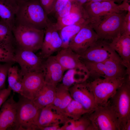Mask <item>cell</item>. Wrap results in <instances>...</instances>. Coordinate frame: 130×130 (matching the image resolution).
<instances>
[{
	"label": "cell",
	"instance_id": "6da1fadb",
	"mask_svg": "<svg viewBox=\"0 0 130 130\" xmlns=\"http://www.w3.org/2000/svg\"><path fill=\"white\" fill-rule=\"evenodd\" d=\"M17 2L15 25H20L44 30L51 22L39 0Z\"/></svg>",
	"mask_w": 130,
	"mask_h": 130
},
{
	"label": "cell",
	"instance_id": "7a4b0ae2",
	"mask_svg": "<svg viewBox=\"0 0 130 130\" xmlns=\"http://www.w3.org/2000/svg\"><path fill=\"white\" fill-rule=\"evenodd\" d=\"M125 16L123 13H109L90 21L89 24L100 39L112 40L121 35Z\"/></svg>",
	"mask_w": 130,
	"mask_h": 130
},
{
	"label": "cell",
	"instance_id": "3957f363",
	"mask_svg": "<svg viewBox=\"0 0 130 130\" xmlns=\"http://www.w3.org/2000/svg\"><path fill=\"white\" fill-rule=\"evenodd\" d=\"M82 61L89 72V77L93 80L101 77L118 78L130 75L120 58H112L98 63Z\"/></svg>",
	"mask_w": 130,
	"mask_h": 130
},
{
	"label": "cell",
	"instance_id": "277c9868",
	"mask_svg": "<svg viewBox=\"0 0 130 130\" xmlns=\"http://www.w3.org/2000/svg\"><path fill=\"white\" fill-rule=\"evenodd\" d=\"M129 78L130 75L115 79L98 78L88 82L93 94L97 107L107 106L109 100L118 89Z\"/></svg>",
	"mask_w": 130,
	"mask_h": 130
},
{
	"label": "cell",
	"instance_id": "5b68a950",
	"mask_svg": "<svg viewBox=\"0 0 130 130\" xmlns=\"http://www.w3.org/2000/svg\"><path fill=\"white\" fill-rule=\"evenodd\" d=\"M108 104L117 117L119 130H124L130 120V78L118 89L109 100Z\"/></svg>",
	"mask_w": 130,
	"mask_h": 130
},
{
	"label": "cell",
	"instance_id": "8992f818",
	"mask_svg": "<svg viewBox=\"0 0 130 130\" xmlns=\"http://www.w3.org/2000/svg\"><path fill=\"white\" fill-rule=\"evenodd\" d=\"M15 45L18 48L34 52L40 50L44 36V30L16 25L12 30Z\"/></svg>",
	"mask_w": 130,
	"mask_h": 130
},
{
	"label": "cell",
	"instance_id": "52a82bcc",
	"mask_svg": "<svg viewBox=\"0 0 130 130\" xmlns=\"http://www.w3.org/2000/svg\"><path fill=\"white\" fill-rule=\"evenodd\" d=\"M17 102V118L19 130H36L41 109L37 107L32 100L20 95Z\"/></svg>",
	"mask_w": 130,
	"mask_h": 130
},
{
	"label": "cell",
	"instance_id": "ba28073f",
	"mask_svg": "<svg viewBox=\"0 0 130 130\" xmlns=\"http://www.w3.org/2000/svg\"><path fill=\"white\" fill-rule=\"evenodd\" d=\"M89 115L95 130H119L117 117L109 104L97 107Z\"/></svg>",
	"mask_w": 130,
	"mask_h": 130
},
{
	"label": "cell",
	"instance_id": "9c48e42d",
	"mask_svg": "<svg viewBox=\"0 0 130 130\" xmlns=\"http://www.w3.org/2000/svg\"><path fill=\"white\" fill-rule=\"evenodd\" d=\"M104 40L99 39L80 55L81 59L91 62L98 63L112 58H120L111 48L110 43Z\"/></svg>",
	"mask_w": 130,
	"mask_h": 130
},
{
	"label": "cell",
	"instance_id": "30bf717a",
	"mask_svg": "<svg viewBox=\"0 0 130 130\" xmlns=\"http://www.w3.org/2000/svg\"><path fill=\"white\" fill-rule=\"evenodd\" d=\"M42 59L32 51L18 48L15 51L13 62L19 64L23 76L31 72H43Z\"/></svg>",
	"mask_w": 130,
	"mask_h": 130
},
{
	"label": "cell",
	"instance_id": "8fae6325",
	"mask_svg": "<svg viewBox=\"0 0 130 130\" xmlns=\"http://www.w3.org/2000/svg\"><path fill=\"white\" fill-rule=\"evenodd\" d=\"M99 39L96 33L88 24L72 39L68 47L80 55Z\"/></svg>",
	"mask_w": 130,
	"mask_h": 130
},
{
	"label": "cell",
	"instance_id": "7c38bea8",
	"mask_svg": "<svg viewBox=\"0 0 130 130\" xmlns=\"http://www.w3.org/2000/svg\"><path fill=\"white\" fill-rule=\"evenodd\" d=\"M0 111V130H19L17 118V102L12 95L2 106Z\"/></svg>",
	"mask_w": 130,
	"mask_h": 130
},
{
	"label": "cell",
	"instance_id": "4fadbf2b",
	"mask_svg": "<svg viewBox=\"0 0 130 130\" xmlns=\"http://www.w3.org/2000/svg\"><path fill=\"white\" fill-rule=\"evenodd\" d=\"M69 90L72 99L87 110L92 112L97 108L93 94L87 80L73 85Z\"/></svg>",
	"mask_w": 130,
	"mask_h": 130
},
{
	"label": "cell",
	"instance_id": "5bb4252c",
	"mask_svg": "<svg viewBox=\"0 0 130 130\" xmlns=\"http://www.w3.org/2000/svg\"><path fill=\"white\" fill-rule=\"evenodd\" d=\"M45 83L43 72H34L23 76L20 95L32 100Z\"/></svg>",
	"mask_w": 130,
	"mask_h": 130
},
{
	"label": "cell",
	"instance_id": "9a60e30c",
	"mask_svg": "<svg viewBox=\"0 0 130 130\" xmlns=\"http://www.w3.org/2000/svg\"><path fill=\"white\" fill-rule=\"evenodd\" d=\"M43 61L42 69L45 83L56 86L61 81L66 70L56 59L51 56Z\"/></svg>",
	"mask_w": 130,
	"mask_h": 130
},
{
	"label": "cell",
	"instance_id": "2e32d148",
	"mask_svg": "<svg viewBox=\"0 0 130 130\" xmlns=\"http://www.w3.org/2000/svg\"><path fill=\"white\" fill-rule=\"evenodd\" d=\"M113 1H90L83 6L89 18L90 22L109 13H120L122 11L118 5Z\"/></svg>",
	"mask_w": 130,
	"mask_h": 130
},
{
	"label": "cell",
	"instance_id": "e0dca14e",
	"mask_svg": "<svg viewBox=\"0 0 130 130\" xmlns=\"http://www.w3.org/2000/svg\"><path fill=\"white\" fill-rule=\"evenodd\" d=\"M55 56L66 70L72 69L88 70L80 56L69 47L61 48Z\"/></svg>",
	"mask_w": 130,
	"mask_h": 130
},
{
	"label": "cell",
	"instance_id": "ac0fdd59",
	"mask_svg": "<svg viewBox=\"0 0 130 130\" xmlns=\"http://www.w3.org/2000/svg\"><path fill=\"white\" fill-rule=\"evenodd\" d=\"M70 118L57 112L51 105L40 109L37 122V126L46 127L65 124Z\"/></svg>",
	"mask_w": 130,
	"mask_h": 130
},
{
	"label": "cell",
	"instance_id": "d6986e66",
	"mask_svg": "<svg viewBox=\"0 0 130 130\" xmlns=\"http://www.w3.org/2000/svg\"><path fill=\"white\" fill-rule=\"evenodd\" d=\"M116 52L130 74V35H121L110 43Z\"/></svg>",
	"mask_w": 130,
	"mask_h": 130
},
{
	"label": "cell",
	"instance_id": "ffe728a7",
	"mask_svg": "<svg viewBox=\"0 0 130 130\" xmlns=\"http://www.w3.org/2000/svg\"><path fill=\"white\" fill-rule=\"evenodd\" d=\"M88 20H89V18L83 6L77 3L71 12L65 17L57 19L55 24L58 31L64 26Z\"/></svg>",
	"mask_w": 130,
	"mask_h": 130
},
{
	"label": "cell",
	"instance_id": "44dd1931",
	"mask_svg": "<svg viewBox=\"0 0 130 130\" xmlns=\"http://www.w3.org/2000/svg\"><path fill=\"white\" fill-rule=\"evenodd\" d=\"M56 86L45 83L32 101L39 109L52 104L54 99Z\"/></svg>",
	"mask_w": 130,
	"mask_h": 130
},
{
	"label": "cell",
	"instance_id": "7402d4cb",
	"mask_svg": "<svg viewBox=\"0 0 130 130\" xmlns=\"http://www.w3.org/2000/svg\"><path fill=\"white\" fill-rule=\"evenodd\" d=\"M17 7V3L14 0H0V17L12 30L15 26V13Z\"/></svg>",
	"mask_w": 130,
	"mask_h": 130
},
{
	"label": "cell",
	"instance_id": "603a6c76",
	"mask_svg": "<svg viewBox=\"0 0 130 130\" xmlns=\"http://www.w3.org/2000/svg\"><path fill=\"white\" fill-rule=\"evenodd\" d=\"M89 78L88 70L78 69L68 70L62 78L61 83L69 89L71 86L77 84L87 80Z\"/></svg>",
	"mask_w": 130,
	"mask_h": 130
},
{
	"label": "cell",
	"instance_id": "cb8c5ba5",
	"mask_svg": "<svg viewBox=\"0 0 130 130\" xmlns=\"http://www.w3.org/2000/svg\"><path fill=\"white\" fill-rule=\"evenodd\" d=\"M89 23V20H88L82 23L67 26L58 30L62 42V48L68 47L72 39L83 27Z\"/></svg>",
	"mask_w": 130,
	"mask_h": 130
},
{
	"label": "cell",
	"instance_id": "d4e9b609",
	"mask_svg": "<svg viewBox=\"0 0 130 130\" xmlns=\"http://www.w3.org/2000/svg\"><path fill=\"white\" fill-rule=\"evenodd\" d=\"M89 113L84 115L77 120L70 118L61 127L60 130H95L89 118Z\"/></svg>",
	"mask_w": 130,
	"mask_h": 130
},
{
	"label": "cell",
	"instance_id": "484cf974",
	"mask_svg": "<svg viewBox=\"0 0 130 130\" xmlns=\"http://www.w3.org/2000/svg\"><path fill=\"white\" fill-rule=\"evenodd\" d=\"M23 77L17 66L12 65L10 67L7 75L8 87L13 92L21 94Z\"/></svg>",
	"mask_w": 130,
	"mask_h": 130
},
{
	"label": "cell",
	"instance_id": "4316f807",
	"mask_svg": "<svg viewBox=\"0 0 130 130\" xmlns=\"http://www.w3.org/2000/svg\"><path fill=\"white\" fill-rule=\"evenodd\" d=\"M91 112L85 109L80 103L73 99L66 107L64 114L70 118L76 120L85 114Z\"/></svg>",
	"mask_w": 130,
	"mask_h": 130
},
{
	"label": "cell",
	"instance_id": "83f0119b",
	"mask_svg": "<svg viewBox=\"0 0 130 130\" xmlns=\"http://www.w3.org/2000/svg\"><path fill=\"white\" fill-rule=\"evenodd\" d=\"M15 45L12 29L5 21L0 20V45L14 47Z\"/></svg>",
	"mask_w": 130,
	"mask_h": 130
},
{
	"label": "cell",
	"instance_id": "f1b7e54d",
	"mask_svg": "<svg viewBox=\"0 0 130 130\" xmlns=\"http://www.w3.org/2000/svg\"><path fill=\"white\" fill-rule=\"evenodd\" d=\"M62 42L59 36L58 30L56 28L55 23L52 32V39L48 53V58L55 52L62 48Z\"/></svg>",
	"mask_w": 130,
	"mask_h": 130
},
{
	"label": "cell",
	"instance_id": "f546056e",
	"mask_svg": "<svg viewBox=\"0 0 130 130\" xmlns=\"http://www.w3.org/2000/svg\"><path fill=\"white\" fill-rule=\"evenodd\" d=\"M15 51L14 47L0 45V63L14 62Z\"/></svg>",
	"mask_w": 130,
	"mask_h": 130
},
{
	"label": "cell",
	"instance_id": "4dcf8cb0",
	"mask_svg": "<svg viewBox=\"0 0 130 130\" xmlns=\"http://www.w3.org/2000/svg\"><path fill=\"white\" fill-rule=\"evenodd\" d=\"M72 99L69 89L66 88L64 91L60 105L56 111L59 113L64 114L65 109Z\"/></svg>",
	"mask_w": 130,
	"mask_h": 130
},
{
	"label": "cell",
	"instance_id": "1f68e13d",
	"mask_svg": "<svg viewBox=\"0 0 130 130\" xmlns=\"http://www.w3.org/2000/svg\"><path fill=\"white\" fill-rule=\"evenodd\" d=\"M12 64L5 63L2 64L0 63V90L5 88V82L8 71Z\"/></svg>",
	"mask_w": 130,
	"mask_h": 130
},
{
	"label": "cell",
	"instance_id": "d6a6232c",
	"mask_svg": "<svg viewBox=\"0 0 130 130\" xmlns=\"http://www.w3.org/2000/svg\"><path fill=\"white\" fill-rule=\"evenodd\" d=\"M77 4V3L74 0H69L63 8L56 14L57 19L64 17L69 14Z\"/></svg>",
	"mask_w": 130,
	"mask_h": 130
},
{
	"label": "cell",
	"instance_id": "836d02e7",
	"mask_svg": "<svg viewBox=\"0 0 130 130\" xmlns=\"http://www.w3.org/2000/svg\"><path fill=\"white\" fill-rule=\"evenodd\" d=\"M39 1L47 15L52 12L56 0H39Z\"/></svg>",
	"mask_w": 130,
	"mask_h": 130
},
{
	"label": "cell",
	"instance_id": "e575fe53",
	"mask_svg": "<svg viewBox=\"0 0 130 130\" xmlns=\"http://www.w3.org/2000/svg\"><path fill=\"white\" fill-rule=\"evenodd\" d=\"M121 35H130V12L125 15Z\"/></svg>",
	"mask_w": 130,
	"mask_h": 130
},
{
	"label": "cell",
	"instance_id": "d590c367",
	"mask_svg": "<svg viewBox=\"0 0 130 130\" xmlns=\"http://www.w3.org/2000/svg\"><path fill=\"white\" fill-rule=\"evenodd\" d=\"M12 90L9 87L0 90V107L7 99Z\"/></svg>",
	"mask_w": 130,
	"mask_h": 130
},
{
	"label": "cell",
	"instance_id": "8d00e7d4",
	"mask_svg": "<svg viewBox=\"0 0 130 130\" xmlns=\"http://www.w3.org/2000/svg\"><path fill=\"white\" fill-rule=\"evenodd\" d=\"M61 127L59 125H56L46 127L37 126L36 130H60Z\"/></svg>",
	"mask_w": 130,
	"mask_h": 130
},
{
	"label": "cell",
	"instance_id": "74e56055",
	"mask_svg": "<svg viewBox=\"0 0 130 130\" xmlns=\"http://www.w3.org/2000/svg\"><path fill=\"white\" fill-rule=\"evenodd\" d=\"M118 6L122 11H126L130 12V5L128 2V0H124L123 2L118 5Z\"/></svg>",
	"mask_w": 130,
	"mask_h": 130
},
{
	"label": "cell",
	"instance_id": "f35d334b",
	"mask_svg": "<svg viewBox=\"0 0 130 130\" xmlns=\"http://www.w3.org/2000/svg\"><path fill=\"white\" fill-rule=\"evenodd\" d=\"M79 4L83 5L84 4L91 1V0H74Z\"/></svg>",
	"mask_w": 130,
	"mask_h": 130
},
{
	"label": "cell",
	"instance_id": "ab89813d",
	"mask_svg": "<svg viewBox=\"0 0 130 130\" xmlns=\"http://www.w3.org/2000/svg\"><path fill=\"white\" fill-rule=\"evenodd\" d=\"M130 130V120H129L126 124L124 130Z\"/></svg>",
	"mask_w": 130,
	"mask_h": 130
},
{
	"label": "cell",
	"instance_id": "60d3db41",
	"mask_svg": "<svg viewBox=\"0 0 130 130\" xmlns=\"http://www.w3.org/2000/svg\"><path fill=\"white\" fill-rule=\"evenodd\" d=\"M113 1L116 2L115 0H91V2H102V1Z\"/></svg>",
	"mask_w": 130,
	"mask_h": 130
},
{
	"label": "cell",
	"instance_id": "b9f144b4",
	"mask_svg": "<svg viewBox=\"0 0 130 130\" xmlns=\"http://www.w3.org/2000/svg\"><path fill=\"white\" fill-rule=\"evenodd\" d=\"M15 1H16V2H19L20 1H26L31 0H14Z\"/></svg>",
	"mask_w": 130,
	"mask_h": 130
},
{
	"label": "cell",
	"instance_id": "7bdbcfd3",
	"mask_svg": "<svg viewBox=\"0 0 130 130\" xmlns=\"http://www.w3.org/2000/svg\"><path fill=\"white\" fill-rule=\"evenodd\" d=\"M116 2H120L122 1H123L124 0H115Z\"/></svg>",
	"mask_w": 130,
	"mask_h": 130
},
{
	"label": "cell",
	"instance_id": "ee69618b",
	"mask_svg": "<svg viewBox=\"0 0 130 130\" xmlns=\"http://www.w3.org/2000/svg\"><path fill=\"white\" fill-rule=\"evenodd\" d=\"M1 0L2 1H4L5 0Z\"/></svg>",
	"mask_w": 130,
	"mask_h": 130
}]
</instances>
